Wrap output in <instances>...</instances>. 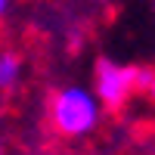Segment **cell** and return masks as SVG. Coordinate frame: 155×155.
Masks as SVG:
<instances>
[{
	"label": "cell",
	"instance_id": "3",
	"mask_svg": "<svg viewBox=\"0 0 155 155\" xmlns=\"http://www.w3.org/2000/svg\"><path fill=\"white\" fill-rule=\"evenodd\" d=\"M25 56L12 47H0V99H9L25 81Z\"/></svg>",
	"mask_w": 155,
	"mask_h": 155
},
{
	"label": "cell",
	"instance_id": "7",
	"mask_svg": "<svg viewBox=\"0 0 155 155\" xmlns=\"http://www.w3.org/2000/svg\"><path fill=\"white\" fill-rule=\"evenodd\" d=\"M0 155H3V137H0Z\"/></svg>",
	"mask_w": 155,
	"mask_h": 155
},
{
	"label": "cell",
	"instance_id": "8",
	"mask_svg": "<svg viewBox=\"0 0 155 155\" xmlns=\"http://www.w3.org/2000/svg\"><path fill=\"white\" fill-rule=\"evenodd\" d=\"M152 6H155V0H152Z\"/></svg>",
	"mask_w": 155,
	"mask_h": 155
},
{
	"label": "cell",
	"instance_id": "6",
	"mask_svg": "<svg viewBox=\"0 0 155 155\" xmlns=\"http://www.w3.org/2000/svg\"><path fill=\"white\" fill-rule=\"evenodd\" d=\"M6 99H0V127H3V121H6V106H3Z\"/></svg>",
	"mask_w": 155,
	"mask_h": 155
},
{
	"label": "cell",
	"instance_id": "4",
	"mask_svg": "<svg viewBox=\"0 0 155 155\" xmlns=\"http://www.w3.org/2000/svg\"><path fill=\"white\" fill-rule=\"evenodd\" d=\"M143 96L155 102V68L152 65H143Z\"/></svg>",
	"mask_w": 155,
	"mask_h": 155
},
{
	"label": "cell",
	"instance_id": "5",
	"mask_svg": "<svg viewBox=\"0 0 155 155\" xmlns=\"http://www.w3.org/2000/svg\"><path fill=\"white\" fill-rule=\"evenodd\" d=\"M12 3H16V0H0V19H6V16H9Z\"/></svg>",
	"mask_w": 155,
	"mask_h": 155
},
{
	"label": "cell",
	"instance_id": "2",
	"mask_svg": "<svg viewBox=\"0 0 155 155\" xmlns=\"http://www.w3.org/2000/svg\"><path fill=\"white\" fill-rule=\"evenodd\" d=\"M90 84H93L96 96L102 99L106 112H124L134 96H143V65L99 56L93 62Z\"/></svg>",
	"mask_w": 155,
	"mask_h": 155
},
{
	"label": "cell",
	"instance_id": "1",
	"mask_svg": "<svg viewBox=\"0 0 155 155\" xmlns=\"http://www.w3.org/2000/svg\"><path fill=\"white\" fill-rule=\"evenodd\" d=\"M47 127L53 130L59 140H68V143H78V140L93 137L102 118H106V106L96 96L93 84H59L50 90L47 96Z\"/></svg>",
	"mask_w": 155,
	"mask_h": 155
}]
</instances>
